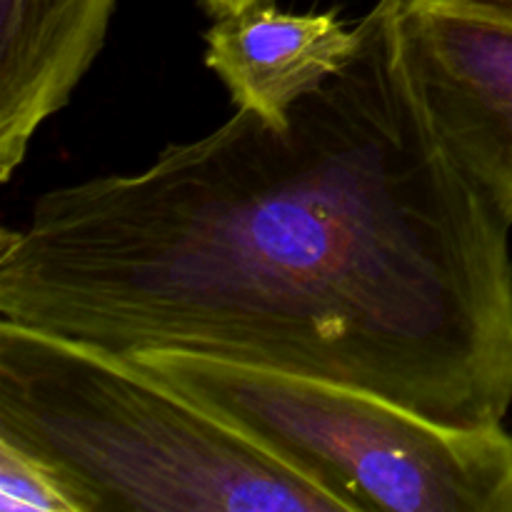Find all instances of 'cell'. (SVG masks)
I'll list each match as a JSON object with an SVG mask.
<instances>
[{
	"mask_svg": "<svg viewBox=\"0 0 512 512\" xmlns=\"http://www.w3.org/2000/svg\"><path fill=\"white\" fill-rule=\"evenodd\" d=\"M210 18H223V15L240 13V10L255 8V5H273L275 0H198Z\"/></svg>",
	"mask_w": 512,
	"mask_h": 512,
	"instance_id": "52a82bcc",
	"label": "cell"
},
{
	"mask_svg": "<svg viewBox=\"0 0 512 512\" xmlns=\"http://www.w3.org/2000/svg\"><path fill=\"white\" fill-rule=\"evenodd\" d=\"M120 0H0V180L98 58Z\"/></svg>",
	"mask_w": 512,
	"mask_h": 512,
	"instance_id": "5b68a950",
	"label": "cell"
},
{
	"mask_svg": "<svg viewBox=\"0 0 512 512\" xmlns=\"http://www.w3.org/2000/svg\"><path fill=\"white\" fill-rule=\"evenodd\" d=\"M0 438L53 463L88 512H348L133 358L13 320Z\"/></svg>",
	"mask_w": 512,
	"mask_h": 512,
	"instance_id": "7a4b0ae2",
	"label": "cell"
},
{
	"mask_svg": "<svg viewBox=\"0 0 512 512\" xmlns=\"http://www.w3.org/2000/svg\"><path fill=\"white\" fill-rule=\"evenodd\" d=\"M0 512H88L70 480L33 450L0 438Z\"/></svg>",
	"mask_w": 512,
	"mask_h": 512,
	"instance_id": "8992f818",
	"label": "cell"
},
{
	"mask_svg": "<svg viewBox=\"0 0 512 512\" xmlns=\"http://www.w3.org/2000/svg\"><path fill=\"white\" fill-rule=\"evenodd\" d=\"M363 43L365 18L345 23L335 10L285 13L255 5L215 18L205 33V63L235 108L285 128L293 105L348 68Z\"/></svg>",
	"mask_w": 512,
	"mask_h": 512,
	"instance_id": "277c9868",
	"label": "cell"
},
{
	"mask_svg": "<svg viewBox=\"0 0 512 512\" xmlns=\"http://www.w3.org/2000/svg\"><path fill=\"white\" fill-rule=\"evenodd\" d=\"M488 3L503 5V8H510V10H512V0H488Z\"/></svg>",
	"mask_w": 512,
	"mask_h": 512,
	"instance_id": "ba28073f",
	"label": "cell"
},
{
	"mask_svg": "<svg viewBox=\"0 0 512 512\" xmlns=\"http://www.w3.org/2000/svg\"><path fill=\"white\" fill-rule=\"evenodd\" d=\"M348 512H512V435L453 428L333 380L183 350L125 355Z\"/></svg>",
	"mask_w": 512,
	"mask_h": 512,
	"instance_id": "3957f363",
	"label": "cell"
},
{
	"mask_svg": "<svg viewBox=\"0 0 512 512\" xmlns=\"http://www.w3.org/2000/svg\"><path fill=\"white\" fill-rule=\"evenodd\" d=\"M378 0L273 128L240 110L0 230V320L333 380L453 428L512 408V223L450 155Z\"/></svg>",
	"mask_w": 512,
	"mask_h": 512,
	"instance_id": "6da1fadb",
	"label": "cell"
}]
</instances>
